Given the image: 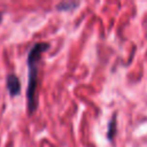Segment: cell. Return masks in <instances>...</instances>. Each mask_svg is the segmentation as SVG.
<instances>
[{
    "label": "cell",
    "mask_w": 147,
    "mask_h": 147,
    "mask_svg": "<svg viewBox=\"0 0 147 147\" xmlns=\"http://www.w3.org/2000/svg\"><path fill=\"white\" fill-rule=\"evenodd\" d=\"M49 44L39 41L32 45L28 53V87H26V103H28V113L29 115H33L38 108V71H39V62L41 60V54L49 49Z\"/></svg>",
    "instance_id": "1"
},
{
    "label": "cell",
    "mask_w": 147,
    "mask_h": 147,
    "mask_svg": "<svg viewBox=\"0 0 147 147\" xmlns=\"http://www.w3.org/2000/svg\"><path fill=\"white\" fill-rule=\"evenodd\" d=\"M1 17H2V13H0V21H1Z\"/></svg>",
    "instance_id": "5"
},
{
    "label": "cell",
    "mask_w": 147,
    "mask_h": 147,
    "mask_svg": "<svg viewBox=\"0 0 147 147\" xmlns=\"http://www.w3.org/2000/svg\"><path fill=\"white\" fill-rule=\"evenodd\" d=\"M79 3L78 2H75V1H65V2H60L56 5V9L57 10H61V11H65V10H72L75 9L76 7H78Z\"/></svg>",
    "instance_id": "4"
},
{
    "label": "cell",
    "mask_w": 147,
    "mask_h": 147,
    "mask_svg": "<svg viewBox=\"0 0 147 147\" xmlns=\"http://www.w3.org/2000/svg\"><path fill=\"white\" fill-rule=\"evenodd\" d=\"M116 118H117V114L114 113L107 124V140L108 141H113L114 137L116 136V132H117V119Z\"/></svg>",
    "instance_id": "3"
},
{
    "label": "cell",
    "mask_w": 147,
    "mask_h": 147,
    "mask_svg": "<svg viewBox=\"0 0 147 147\" xmlns=\"http://www.w3.org/2000/svg\"><path fill=\"white\" fill-rule=\"evenodd\" d=\"M6 87L10 96H16L21 94V90H22L21 82L15 74H8L6 76Z\"/></svg>",
    "instance_id": "2"
}]
</instances>
